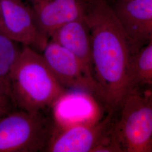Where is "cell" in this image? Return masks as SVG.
Returning a JSON list of instances; mask_svg holds the SVG:
<instances>
[{"instance_id": "obj_17", "label": "cell", "mask_w": 152, "mask_h": 152, "mask_svg": "<svg viewBox=\"0 0 152 152\" xmlns=\"http://www.w3.org/2000/svg\"><path fill=\"white\" fill-rule=\"evenodd\" d=\"M151 36H152V35H151Z\"/></svg>"}, {"instance_id": "obj_4", "label": "cell", "mask_w": 152, "mask_h": 152, "mask_svg": "<svg viewBox=\"0 0 152 152\" xmlns=\"http://www.w3.org/2000/svg\"><path fill=\"white\" fill-rule=\"evenodd\" d=\"M47 110L16 109L0 117V152H46L55 124Z\"/></svg>"}, {"instance_id": "obj_16", "label": "cell", "mask_w": 152, "mask_h": 152, "mask_svg": "<svg viewBox=\"0 0 152 152\" xmlns=\"http://www.w3.org/2000/svg\"><path fill=\"white\" fill-rule=\"evenodd\" d=\"M9 113V112H6L4 111V110H2V109H0V117H1V115H4V114H6V113Z\"/></svg>"}, {"instance_id": "obj_3", "label": "cell", "mask_w": 152, "mask_h": 152, "mask_svg": "<svg viewBox=\"0 0 152 152\" xmlns=\"http://www.w3.org/2000/svg\"><path fill=\"white\" fill-rule=\"evenodd\" d=\"M120 112L111 133L120 152H152V87L131 89Z\"/></svg>"}, {"instance_id": "obj_9", "label": "cell", "mask_w": 152, "mask_h": 152, "mask_svg": "<svg viewBox=\"0 0 152 152\" xmlns=\"http://www.w3.org/2000/svg\"><path fill=\"white\" fill-rule=\"evenodd\" d=\"M41 32L48 38L66 22L85 16V0H26Z\"/></svg>"}, {"instance_id": "obj_2", "label": "cell", "mask_w": 152, "mask_h": 152, "mask_svg": "<svg viewBox=\"0 0 152 152\" xmlns=\"http://www.w3.org/2000/svg\"><path fill=\"white\" fill-rule=\"evenodd\" d=\"M66 91L42 54L23 46L10 76V94L15 108L28 112L48 110Z\"/></svg>"}, {"instance_id": "obj_6", "label": "cell", "mask_w": 152, "mask_h": 152, "mask_svg": "<svg viewBox=\"0 0 152 152\" xmlns=\"http://www.w3.org/2000/svg\"><path fill=\"white\" fill-rule=\"evenodd\" d=\"M4 34L16 42L42 53L49 38L38 27L26 0H0Z\"/></svg>"}, {"instance_id": "obj_12", "label": "cell", "mask_w": 152, "mask_h": 152, "mask_svg": "<svg viewBox=\"0 0 152 152\" xmlns=\"http://www.w3.org/2000/svg\"><path fill=\"white\" fill-rule=\"evenodd\" d=\"M23 45L0 33V83L10 91V76Z\"/></svg>"}, {"instance_id": "obj_14", "label": "cell", "mask_w": 152, "mask_h": 152, "mask_svg": "<svg viewBox=\"0 0 152 152\" xmlns=\"http://www.w3.org/2000/svg\"><path fill=\"white\" fill-rule=\"evenodd\" d=\"M0 33L4 32V27H3V22H2V12H1V8L0 5Z\"/></svg>"}, {"instance_id": "obj_8", "label": "cell", "mask_w": 152, "mask_h": 152, "mask_svg": "<svg viewBox=\"0 0 152 152\" xmlns=\"http://www.w3.org/2000/svg\"><path fill=\"white\" fill-rule=\"evenodd\" d=\"M134 56L147 44L152 33V0H120L112 5Z\"/></svg>"}, {"instance_id": "obj_5", "label": "cell", "mask_w": 152, "mask_h": 152, "mask_svg": "<svg viewBox=\"0 0 152 152\" xmlns=\"http://www.w3.org/2000/svg\"><path fill=\"white\" fill-rule=\"evenodd\" d=\"M114 114L103 120L86 122L54 130L46 152H96L112 144L111 132Z\"/></svg>"}, {"instance_id": "obj_15", "label": "cell", "mask_w": 152, "mask_h": 152, "mask_svg": "<svg viewBox=\"0 0 152 152\" xmlns=\"http://www.w3.org/2000/svg\"><path fill=\"white\" fill-rule=\"evenodd\" d=\"M104 1H105L109 5H111L113 4H114L115 2H116L118 1H120V0H104Z\"/></svg>"}, {"instance_id": "obj_13", "label": "cell", "mask_w": 152, "mask_h": 152, "mask_svg": "<svg viewBox=\"0 0 152 152\" xmlns=\"http://www.w3.org/2000/svg\"><path fill=\"white\" fill-rule=\"evenodd\" d=\"M15 109L11 100L10 91L0 83V109L10 112Z\"/></svg>"}, {"instance_id": "obj_1", "label": "cell", "mask_w": 152, "mask_h": 152, "mask_svg": "<svg viewBox=\"0 0 152 152\" xmlns=\"http://www.w3.org/2000/svg\"><path fill=\"white\" fill-rule=\"evenodd\" d=\"M85 2L97 97L108 113L115 114L120 111L132 89L133 55L125 32L110 6L104 0H85Z\"/></svg>"}, {"instance_id": "obj_10", "label": "cell", "mask_w": 152, "mask_h": 152, "mask_svg": "<svg viewBox=\"0 0 152 152\" xmlns=\"http://www.w3.org/2000/svg\"><path fill=\"white\" fill-rule=\"evenodd\" d=\"M49 39L74 55L94 78L90 31L85 16L62 24L50 34Z\"/></svg>"}, {"instance_id": "obj_7", "label": "cell", "mask_w": 152, "mask_h": 152, "mask_svg": "<svg viewBox=\"0 0 152 152\" xmlns=\"http://www.w3.org/2000/svg\"><path fill=\"white\" fill-rule=\"evenodd\" d=\"M41 54L56 80L66 90H82L97 96L94 78L70 51L49 39Z\"/></svg>"}, {"instance_id": "obj_11", "label": "cell", "mask_w": 152, "mask_h": 152, "mask_svg": "<svg viewBox=\"0 0 152 152\" xmlns=\"http://www.w3.org/2000/svg\"><path fill=\"white\" fill-rule=\"evenodd\" d=\"M131 83L132 89L152 87V36L132 56Z\"/></svg>"}]
</instances>
